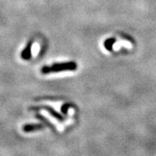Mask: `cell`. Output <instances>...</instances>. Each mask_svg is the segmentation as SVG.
I'll use <instances>...</instances> for the list:
<instances>
[{"label":"cell","instance_id":"7a4b0ae2","mask_svg":"<svg viewBox=\"0 0 156 156\" xmlns=\"http://www.w3.org/2000/svg\"><path fill=\"white\" fill-rule=\"evenodd\" d=\"M43 129V126L40 124H30V125H26L22 127V130L25 133H31L37 130H41Z\"/></svg>","mask_w":156,"mask_h":156},{"label":"cell","instance_id":"5b68a950","mask_svg":"<svg viewBox=\"0 0 156 156\" xmlns=\"http://www.w3.org/2000/svg\"><path fill=\"white\" fill-rule=\"evenodd\" d=\"M116 41H115V39H113V38H111V39H108L106 41H105V48H106L107 49H109L111 50V46L112 45V44L114 43V42Z\"/></svg>","mask_w":156,"mask_h":156},{"label":"cell","instance_id":"3957f363","mask_svg":"<svg viewBox=\"0 0 156 156\" xmlns=\"http://www.w3.org/2000/svg\"><path fill=\"white\" fill-rule=\"evenodd\" d=\"M33 42L30 41L29 42V44H27L26 48L22 51V57L24 59H29L31 56V47Z\"/></svg>","mask_w":156,"mask_h":156},{"label":"cell","instance_id":"6da1fadb","mask_svg":"<svg viewBox=\"0 0 156 156\" xmlns=\"http://www.w3.org/2000/svg\"><path fill=\"white\" fill-rule=\"evenodd\" d=\"M77 63H57L51 67H44L42 69V73L48 74L53 73V72H58L61 71H67V70H73L77 69Z\"/></svg>","mask_w":156,"mask_h":156},{"label":"cell","instance_id":"277c9868","mask_svg":"<svg viewBox=\"0 0 156 156\" xmlns=\"http://www.w3.org/2000/svg\"><path fill=\"white\" fill-rule=\"evenodd\" d=\"M44 109H46V110H47L48 112H49V113H50L53 117L57 118V120H59V121H63V120H64L63 117H62V116H61L60 114H58V113H57V112L54 110V109H52V108H50V107H44Z\"/></svg>","mask_w":156,"mask_h":156}]
</instances>
